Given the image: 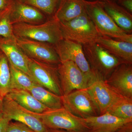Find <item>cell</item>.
<instances>
[{
    "instance_id": "cell-17",
    "label": "cell",
    "mask_w": 132,
    "mask_h": 132,
    "mask_svg": "<svg viewBox=\"0 0 132 132\" xmlns=\"http://www.w3.org/2000/svg\"><path fill=\"white\" fill-rule=\"evenodd\" d=\"M96 43L125 63L132 64V43L101 35Z\"/></svg>"
},
{
    "instance_id": "cell-1",
    "label": "cell",
    "mask_w": 132,
    "mask_h": 132,
    "mask_svg": "<svg viewBox=\"0 0 132 132\" xmlns=\"http://www.w3.org/2000/svg\"><path fill=\"white\" fill-rule=\"evenodd\" d=\"M16 38H25L55 45L64 39L60 23L53 17L39 24L20 23L13 25Z\"/></svg>"
},
{
    "instance_id": "cell-21",
    "label": "cell",
    "mask_w": 132,
    "mask_h": 132,
    "mask_svg": "<svg viewBox=\"0 0 132 132\" xmlns=\"http://www.w3.org/2000/svg\"><path fill=\"white\" fill-rule=\"evenodd\" d=\"M29 92L37 100L50 110L63 107L61 96L55 94L39 85L34 86Z\"/></svg>"
},
{
    "instance_id": "cell-6",
    "label": "cell",
    "mask_w": 132,
    "mask_h": 132,
    "mask_svg": "<svg viewBox=\"0 0 132 132\" xmlns=\"http://www.w3.org/2000/svg\"><path fill=\"white\" fill-rule=\"evenodd\" d=\"M57 68L63 95L88 88L98 78L96 75L92 76L83 72L72 61L61 62Z\"/></svg>"
},
{
    "instance_id": "cell-34",
    "label": "cell",
    "mask_w": 132,
    "mask_h": 132,
    "mask_svg": "<svg viewBox=\"0 0 132 132\" xmlns=\"http://www.w3.org/2000/svg\"><path fill=\"white\" fill-rule=\"evenodd\" d=\"M84 1H96V0H84Z\"/></svg>"
},
{
    "instance_id": "cell-12",
    "label": "cell",
    "mask_w": 132,
    "mask_h": 132,
    "mask_svg": "<svg viewBox=\"0 0 132 132\" xmlns=\"http://www.w3.org/2000/svg\"><path fill=\"white\" fill-rule=\"evenodd\" d=\"M105 81L118 94L132 98V64H121Z\"/></svg>"
},
{
    "instance_id": "cell-16",
    "label": "cell",
    "mask_w": 132,
    "mask_h": 132,
    "mask_svg": "<svg viewBox=\"0 0 132 132\" xmlns=\"http://www.w3.org/2000/svg\"><path fill=\"white\" fill-rule=\"evenodd\" d=\"M84 120L90 132H114L126 123L132 121L118 118L108 112Z\"/></svg>"
},
{
    "instance_id": "cell-22",
    "label": "cell",
    "mask_w": 132,
    "mask_h": 132,
    "mask_svg": "<svg viewBox=\"0 0 132 132\" xmlns=\"http://www.w3.org/2000/svg\"><path fill=\"white\" fill-rule=\"evenodd\" d=\"M9 64L11 76V90L15 89L29 91L33 86L38 85L31 76Z\"/></svg>"
},
{
    "instance_id": "cell-26",
    "label": "cell",
    "mask_w": 132,
    "mask_h": 132,
    "mask_svg": "<svg viewBox=\"0 0 132 132\" xmlns=\"http://www.w3.org/2000/svg\"><path fill=\"white\" fill-rule=\"evenodd\" d=\"M40 10L46 15L53 17L61 0H20Z\"/></svg>"
},
{
    "instance_id": "cell-23",
    "label": "cell",
    "mask_w": 132,
    "mask_h": 132,
    "mask_svg": "<svg viewBox=\"0 0 132 132\" xmlns=\"http://www.w3.org/2000/svg\"><path fill=\"white\" fill-rule=\"evenodd\" d=\"M107 112L118 118L132 120V98L120 96Z\"/></svg>"
},
{
    "instance_id": "cell-28",
    "label": "cell",
    "mask_w": 132,
    "mask_h": 132,
    "mask_svg": "<svg viewBox=\"0 0 132 132\" xmlns=\"http://www.w3.org/2000/svg\"><path fill=\"white\" fill-rule=\"evenodd\" d=\"M11 121L2 112L0 113V132H6L9 124Z\"/></svg>"
},
{
    "instance_id": "cell-3",
    "label": "cell",
    "mask_w": 132,
    "mask_h": 132,
    "mask_svg": "<svg viewBox=\"0 0 132 132\" xmlns=\"http://www.w3.org/2000/svg\"><path fill=\"white\" fill-rule=\"evenodd\" d=\"M85 57L97 77L106 80L118 66L125 63L97 43L83 45Z\"/></svg>"
},
{
    "instance_id": "cell-14",
    "label": "cell",
    "mask_w": 132,
    "mask_h": 132,
    "mask_svg": "<svg viewBox=\"0 0 132 132\" xmlns=\"http://www.w3.org/2000/svg\"><path fill=\"white\" fill-rule=\"evenodd\" d=\"M10 19L12 25L20 23L39 24L47 19L46 15L40 10L20 0H13Z\"/></svg>"
},
{
    "instance_id": "cell-15",
    "label": "cell",
    "mask_w": 132,
    "mask_h": 132,
    "mask_svg": "<svg viewBox=\"0 0 132 132\" xmlns=\"http://www.w3.org/2000/svg\"><path fill=\"white\" fill-rule=\"evenodd\" d=\"M15 38H7L0 36V51L5 54L9 64L32 78L27 56L18 46Z\"/></svg>"
},
{
    "instance_id": "cell-18",
    "label": "cell",
    "mask_w": 132,
    "mask_h": 132,
    "mask_svg": "<svg viewBox=\"0 0 132 132\" xmlns=\"http://www.w3.org/2000/svg\"><path fill=\"white\" fill-rule=\"evenodd\" d=\"M107 13L121 28L128 34L132 33V14L114 1L100 0Z\"/></svg>"
},
{
    "instance_id": "cell-5",
    "label": "cell",
    "mask_w": 132,
    "mask_h": 132,
    "mask_svg": "<svg viewBox=\"0 0 132 132\" xmlns=\"http://www.w3.org/2000/svg\"><path fill=\"white\" fill-rule=\"evenodd\" d=\"M39 116L48 129H60L68 132H90L84 119L74 115L64 107L48 110L39 114Z\"/></svg>"
},
{
    "instance_id": "cell-24",
    "label": "cell",
    "mask_w": 132,
    "mask_h": 132,
    "mask_svg": "<svg viewBox=\"0 0 132 132\" xmlns=\"http://www.w3.org/2000/svg\"><path fill=\"white\" fill-rule=\"evenodd\" d=\"M11 76L7 58L0 51V95L3 98L11 90Z\"/></svg>"
},
{
    "instance_id": "cell-30",
    "label": "cell",
    "mask_w": 132,
    "mask_h": 132,
    "mask_svg": "<svg viewBox=\"0 0 132 132\" xmlns=\"http://www.w3.org/2000/svg\"><path fill=\"white\" fill-rule=\"evenodd\" d=\"M114 132H132V121L126 123Z\"/></svg>"
},
{
    "instance_id": "cell-9",
    "label": "cell",
    "mask_w": 132,
    "mask_h": 132,
    "mask_svg": "<svg viewBox=\"0 0 132 132\" xmlns=\"http://www.w3.org/2000/svg\"><path fill=\"white\" fill-rule=\"evenodd\" d=\"M2 112L11 120L26 125L35 132H48V129L43 123L39 114L29 111L5 96L3 98Z\"/></svg>"
},
{
    "instance_id": "cell-35",
    "label": "cell",
    "mask_w": 132,
    "mask_h": 132,
    "mask_svg": "<svg viewBox=\"0 0 132 132\" xmlns=\"http://www.w3.org/2000/svg\"><path fill=\"white\" fill-rule=\"evenodd\" d=\"M111 1H117V0H111Z\"/></svg>"
},
{
    "instance_id": "cell-11",
    "label": "cell",
    "mask_w": 132,
    "mask_h": 132,
    "mask_svg": "<svg viewBox=\"0 0 132 132\" xmlns=\"http://www.w3.org/2000/svg\"><path fill=\"white\" fill-rule=\"evenodd\" d=\"M54 46L61 62L68 61L73 62L83 72L90 76L95 75L86 59L81 44L63 39Z\"/></svg>"
},
{
    "instance_id": "cell-36",
    "label": "cell",
    "mask_w": 132,
    "mask_h": 132,
    "mask_svg": "<svg viewBox=\"0 0 132 132\" xmlns=\"http://www.w3.org/2000/svg\"><path fill=\"white\" fill-rule=\"evenodd\" d=\"M0 96H1V95H0Z\"/></svg>"
},
{
    "instance_id": "cell-27",
    "label": "cell",
    "mask_w": 132,
    "mask_h": 132,
    "mask_svg": "<svg viewBox=\"0 0 132 132\" xmlns=\"http://www.w3.org/2000/svg\"><path fill=\"white\" fill-rule=\"evenodd\" d=\"M6 132H35L26 125L19 121L9 124Z\"/></svg>"
},
{
    "instance_id": "cell-8",
    "label": "cell",
    "mask_w": 132,
    "mask_h": 132,
    "mask_svg": "<svg viewBox=\"0 0 132 132\" xmlns=\"http://www.w3.org/2000/svg\"><path fill=\"white\" fill-rule=\"evenodd\" d=\"M27 57L30 73L35 82L55 94L62 96L57 65L42 63Z\"/></svg>"
},
{
    "instance_id": "cell-19",
    "label": "cell",
    "mask_w": 132,
    "mask_h": 132,
    "mask_svg": "<svg viewBox=\"0 0 132 132\" xmlns=\"http://www.w3.org/2000/svg\"><path fill=\"white\" fill-rule=\"evenodd\" d=\"M85 12L82 0H61L53 18L60 22L69 21Z\"/></svg>"
},
{
    "instance_id": "cell-33",
    "label": "cell",
    "mask_w": 132,
    "mask_h": 132,
    "mask_svg": "<svg viewBox=\"0 0 132 132\" xmlns=\"http://www.w3.org/2000/svg\"><path fill=\"white\" fill-rule=\"evenodd\" d=\"M3 97L0 96V113L2 112L3 106Z\"/></svg>"
},
{
    "instance_id": "cell-4",
    "label": "cell",
    "mask_w": 132,
    "mask_h": 132,
    "mask_svg": "<svg viewBox=\"0 0 132 132\" xmlns=\"http://www.w3.org/2000/svg\"><path fill=\"white\" fill-rule=\"evenodd\" d=\"M64 39L83 45L96 43L101 36L86 12L69 21L60 22Z\"/></svg>"
},
{
    "instance_id": "cell-25",
    "label": "cell",
    "mask_w": 132,
    "mask_h": 132,
    "mask_svg": "<svg viewBox=\"0 0 132 132\" xmlns=\"http://www.w3.org/2000/svg\"><path fill=\"white\" fill-rule=\"evenodd\" d=\"M13 0H9L6 6L0 11V36L7 38H15L10 15Z\"/></svg>"
},
{
    "instance_id": "cell-7",
    "label": "cell",
    "mask_w": 132,
    "mask_h": 132,
    "mask_svg": "<svg viewBox=\"0 0 132 132\" xmlns=\"http://www.w3.org/2000/svg\"><path fill=\"white\" fill-rule=\"evenodd\" d=\"M61 98L63 107L78 117L85 119L100 115L87 88L75 90Z\"/></svg>"
},
{
    "instance_id": "cell-20",
    "label": "cell",
    "mask_w": 132,
    "mask_h": 132,
    "mask_svg": "<svg viewBox=\"0 0 132 132\" xmlns=\"http://www.w3.org/2000/svg\"><path fill=\"white\" fill-rule=\"evenodd\" d=\"M5 96L12 99L24 108L35 113L42 114L50 110L27 90L12 89Z\"/></svg>"
},
{
    "instance_id": "cell-32",
    "label": "cell",
    "mask_w": 132,
    "mask_h": 132,
    "mask_svg": "<svg viewBox=\"0 0 132 132\" xmlns=\"http://www.w3.org/2000/svg\"><path fill=\"white\" fill-rule=\"evenodd\" d=\"M48 132H68L65 130H60V129H49Z\"/></svg>"
},
{
    "instance_id": "cell-2",
    "label": "cell",
    "mask_w": 132,
    "mask_h": 132,
    "mask_svg": "<svg viewBox=\"0 0 132 132\" xmlns=\"http://www.w3.org/2000/svg\"><path fill=\"white\" fill-rule=\"evenodd\" d=\"M82 1L85 12L101 35L132 43V34H127L116 24L104 10L100 0Z\"/></svg>"
},
{
    "instance_id": "cell-29",
    "label": "cell",
    "mask_w": 132,
    "mask_h": 132,
    "mask_svg": "<svg viewBox=\"0 0 132 132\" xmlns=\"http://www.w3.org/2000/svg\"><path fill=\"white\" fill-rule=\"evenodd\" d=\"M117 3L132 14V0H117Z\"/></svg>"
},
{
    "instance_id": "cell-31",
    "label": "cell",
    "mask_w": 132,
    "mask_h": 132,
    "mask_svg": "<svg viewBox=\"0 0 132 132\" xmlns=\"http://www.w3.org/2000/svg\"><path fill=\"white\" fill-rule=\"evenodd\" d=\"M9 1V0H0V11L6 6Z\"/></svg>"
},
{
    "instance_id": "cell-13",
    "label": "cell",
    "mask_w": 132,
    "mask_h": 132,
    "mask_svg": "<svg viewBox=\"0 0 132 132\" xmlns=\"http://www.w3.org/2000/svg\"><path fill=\"white\" fill-rule=\"evenodd\" d=\"M87 89L98 108L100 115L106 112L112 104L121 96L112 89L105 80L98 78Z\"/></svg>"
},
{
    "instance_id": "cell-10",
    "label": "cell",
    "mask_w": 132,
    "mask_h": 132,
    "mask_svg": "<svg viewBox=\"0 0 132 132\" xmlns=\"http://www.w3.org/2000/svg\"><path fill=\"white\" fill-rule=\"evenodd\" d=\"M15 40L18 46L29 58L56 65L61 63L54 45L25 38H16Z\"/></svg>"
}]
</instances>
